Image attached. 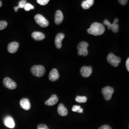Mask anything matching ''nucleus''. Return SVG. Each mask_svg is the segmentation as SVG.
I'll return each mask as SVG.
<instances>
[{
	"instance_id": "nucleus-7",
	"label": "nucleus",
	"mask_w": 129,
	"mask_h": 129,
	"mask_svg": "<svg viewBox=\"0 0 129 129\" xmlns=\"http://www.w3.org/2000/svg\"><path fill=\"white\" fill-rule=\"evenodd\" d=\"M3 84L6 88L14 89L17 87L16 83L9 78H5L3 80Z\"/></svg>"
},
{
	"instance_id": "nucleus-14",
	"label": "nucleus",
	"mask_w": 129,
	"mask_h": 129,
	"mask_svg": "<svg viewBox=\"0 0 129 129\" xmlns=\"http://www.w3.org/2000/svg\"><path fill=\"white\" fill-rule=\"evenodd\" d=\"M59 78V75L57 70L55 69L51 70L49 75V78L50 80L52 81H55L56 80H58Z\"/></svg>"
},
{
	"instance_id": "nucleus-25",
	"label": "nucleus",
	"mask_w": 129,
	"mask_h": 129,
	"mask_svg": "<svg viewBox=\"0 0 129 129\" xmlns=\"http://www.w3.org/2000/svg\"><path fill=\"white\" fill-rule=\"evenodd\" d=\"M38 4L41 5H46L49 2V0H37V1Z\"/></svg>"
},
{
	"instance_id": "nucleus-17",
	"label": "nucleus",
	"mask_w": 129,
	"mask_h": 129,
	"mask_svg": "<svg viewBox=\"0 0 129 129\" xmlns=\"http://www.w3.org/2000/svg\"><path fill=\"white\" fill-rule=\"evenodd\" d=\"M57 111L60 115L62 116H65L67 115L68 113V111L65 108L64 105L63 104H60L57 107Z\"/></svg>"
},
{
	"instance_id": "nucleus-24",
	"label": "nucleus",
	"mask_w": 129,
	"mask_h": 129,
	"mask_svg": "<svg viewBox=\"0 0 129 129\" xmlns=\"http://www.w3.org/2000/svg\"><path fill=\"white\" fill-rule=\"evenodd\" d=\"M7 26V23L5 21H0V30L5 29Z\"/></svg>"
},
{
	"instance_id": "nucleus-11",
	"label": "nucleus",
	"mask_w": 129,
	"mask_h": 129,
	"mask_svg": "<svg viewBox=\"0 0 129 129\" xmlns=\"http://www.w3.org/2000/svg\"><path fill=\"white\" fill-rule=\"evenodd\" d=\"M20 105L24 110L28 111L31 108V103L27 98H23L20 102Z\"/></svg>"
},
{
	"instance_id": "nucleus-9",
	"label": "nucleus",
	"mask_w": 129,
	"mask_h": 129,
	"mask_svg": "<svg viewBox=\"0 0 129 129\" xmlns=\"http://www.w3.org/2000/svg\"><path fill=\"white\" fill-rule=\"evenodd\" d=\"M64 35L63 33H58L55 37V44L57 48L60 49L62 46V41L64 38Z\"/></svg>"
},
{
	"instance_id": "nucleus-28",
	"label": "nucleus",
	"mask_w": 129,
	"mask_h": 129,
	"mask_svg": "<svg viewBox=\"0 0 129 129\" xmlns=\"http://www.w3.org/2000/svg\"><path fill=\"white\" fill-rule=\"evenodd\" d=\"M99 129H112L111 127L108 125H104L100 127Z\"/></svg>"
},
{
	"instance_id": "nucleus-1",
	"label": "nucleus",
	"mask_w": 129,
	"mask_h": 129,
	"mask_svg": "<svg viewBox=\"0 0 129 129\" xmlns=\"http://www.w3.org/2000/svg\"><path fill=\"white\" fill-rule=\"evenodd\" d=\"M105 31V28L104 25L101 23L95 22L92 23L90 27L87 30L89 34L94 36H99L102 35Z\"/></svg>"
},
{
	"instance_id": "nucleus-5",
	"label": "nucleus",
	"mask_w": 129,
	"mask_h": 129,
	"mask_svg": "<svg viewBox=\"0 0 129 129\" xmlns=\"http://www.w3.org/2000/svg\"><path fill=\"white\" fill-rule=\"evenodd\" d=\"M34 18L36 23L42 27H46L49 25L48 21L41 14H37Z\"/></svg>"
},
{
	"instance_id": "nucleus-20",
	"label": "nucleus",
	"mask_w": 129,
	"mask_h": 129,
	"mask_svg": "<svg viewBox=\"0 0 129 129\" xmlns=\"http://www.w3.org/2000/svg\"><path fill=\"white\" fill-rule=\"evenodd\" d=\"M26 3H27V2L25 0H22V1H20V2L19 3L18 6L15 7L14 8V11L15 12H17L19 8H24V7Z\"/></svg>"
},
{
	"instance_id": "nucleus-26",
	"label": "nucleus",
	"mask_w": 129,
	"mask_h": 129,
	"mask_svg": "<svg viewBox=\"0 0 129 129\" xmlns=\"http://www.w3.org/2000/svg\"><path fill=\"white\" fill-rule=\"evenodd\" d=\"M103 23L104 24L106 25L108 27V29L109 30H111V23L107 19H105L103 21Z\"/></svg>"
},
{
	"instance_id": "nucleus-16",
	"label": "nucleus",
	"mask_w": 129,
	"mask_h": 129,
	"mask_svg": "<svg viewBox=\"0 0 129 129\" xmlns=\"http://www.w3.org/2000/svg\"><path fill=\"white\" fill-rule=\"evenodd\" d=\"M32 37L37 41H41L45 38V35L43 33L34 32L32 34Z\"/></svg>"
},
{
	"instance_id": "nucleus-31",
	"label": "nucleus",
	"mask_w": 129,
	"mask_h": 129,
	"mask_svg": "<svg viewBox=\"0 0 129 129\" xmlns=\"http://www.w3.org/2000/svg\"><path fill=\"white\" fill-rule=\"evenodd\" d=\"M2 6V2L0 1V7H1Z\"/></svg>"
},
{
	"instance_id": "nucleus-6",
	"label": "nucleus",
	"mask_w": 129,
	"mask_h": 129,
	"mask_svg": "<svg viewBox=\"0 0 129 129\" xmlns=\"http://www.w3.org/2000/svg\"><path fill=\"white\" fill-rule=\"evenodd\" d=\"M102 94L106 101L110 100L114 92V89L109 86H107L103 88L102 90Z\"/></svg>"
},
{
	"instance_id": "nucleus-21",
	"label": "nucleus",
	"mask_w": 129,
	"mask_h": 129,
	"mask_svg": "<svg viewBox=\"0 0 129 129\" xmlns=\"http://www.w3.org/2000/svg\"><path fill=\"white\" fill-rule=\"evenodd\" d=\"M75 100L78 103H85L87 101V98L85 96H78L76 97Z\"/></svg>"
},
{
	"instance_id": "nucleus-23",
	"label": "nucleus",
	"mask_w": 129,
	"mask_h": 129,
	"mask_svg": "<svg viewBox=\"0 0 129 129\" xmlns=\"http://www.w3.org/2000/svg\"><path fill=\"white\" fill-rule=\"evenodd\" d=\"M34 6L29 3H26L24 7V9L26 11H29L31 10L34 9Z\"/></svg>"
},
{
	"instance_id": "nucleus-27",
	"label": "nucleus",
	"mask_w": 129,
	"mask_h": 129,
	"mask_svg": "<svg viewBox=\"0 0 129 129\" xmlns=\"http://www.w3.org/2000/svg\"><path fill=\"white\" fill-rule=\"evenodd\" d=\"M37 129H49L46 125L44 124H40L37 126Z\"/></svg>"
},
{
	"instance_id": "nucleus-8",
	"label": "nucleus",
	"mask_w": 129,
	"mask_h": 129,
	"mask_svg": "<svg viewBox=\"0 0 129 129\" xmlns=\"http://www.w3.org/2000/svg\"><path fill=\"white\" fill-rule=\"evenodd\" d=\"M92 73V68L91 67L83 66L80 69V73L83 77H89Z\"/></svg>"
},
{
	"instance_id": "nucleus-12",
	"label": "nucleus",
	"mask_w": 129,
	"mask_h": 129,
	"mask_svg": "<svg viewBox=\"0 0 129 129\" xmlns=\"http://www.w3.org/2000/svg\"><path fill=\"white\" fill-rule=\"evenodd\" d=\"M4 123L6 127L11 129L14 128L15 126V123H14V119L12 117L9 116H6L4 120Z\"/></svg>"
},
{
	"instance_id": "nucleus-18",
	"label": "nucleus",
	"mask_w": 129,
	"mask_h": 129,
	"mask_svg": "<svg viewBox=\"0 0 129 129\" xmlns=\"http://www.w3.org/2000/svg\"><path fill=\"white\" fill-rule=\"evenodd\" d=\"M94 0H87L84 1L81 4L82 7L84 9L87 10L90 8L94 4Z\"/></svg>"
},
{
	"instance_id": "nucleus-30",
	"label": "nucleus",
	"mask_w": 129,
	"mask_h": 129,
	"mask_svg": "<svg viewBox=\"0 0 129 129\" xmlns=\"http://www.w3.org/2000/svg\"><path fill=\"white\" fill-rule=\"evenodd\" d=\"M126 69H127V70L129 71V58H128V59L126 60Z\"/></svg>"
},
{
	"instance_id": "nucleus-22",
	"label": "nucleus",
	"mask_w": 129,
	"mask_h": 129,
	"mask_svg": "<svg viewBox=\"0 0 129 129\" xmlns=\"http://www.w3.org/2000/svg\"><path fill=\"white\" fill-rule=\"evenodd\" d=\"M72 111L74 112H77L78 113H82L83 110L81 107L79 105H74L72 107Z\"/></svg>"
},
{
	"instance_id": "nucleus-13",
	"label": "nucleus",
	"mask_w": 129,
	"mask_h": 129,
	"mask_svg": "<svg viewBox=\"0 0 129 129\" xmlns=\"http://www.w3.org/2000/svg\"><path fill=\"white\" fill-rule=\"evenodd\" d=\"M63 14L62 12L60 10H57L55 13V22L57 25H59L63 21Z\"/></svg>"
},
{
	"instance_id": "nucleus-15",
	"label": "nucleus",
	"mask_w": 129,
	"mask_h": 129,
	"mask_svg": "<svg viewBox=\"0 0 129 129\" xmlns=\"http://www.w3.org/2000/svg\"><path fill=\"white\" fill-rule=\"evenodd\" d=\"M58 99L56 95H52L49 100L45 102V104L48 106H53L55 105L58 102Z\"/></svg>"
},
{
	"instance_id": "nucleus-10",
	"label": "nucleus",
	"mask_w": 129,
	"mask_h": 129,
	"mask_svg": "<svg viewBox=\"0 0 129 129\" xmlns=\"http://www.w3.org/2000/svg\"><path fill=\"white\" fill-rule=\"evenodd\" d=\"M19 47V44L18 43L16 42H13L10 43L8 45L7 49L10 53H15L18 50Z\"/></svg>"
},
{
	"instance_id": "nucleus-19",
	"label": "nucleus",
	"mask_w": 129,
	"mask_h": 129,
	"mask_svg": "<svg viewBox=\"0 0 129 129\" xmlns=\"http://www.w3.org/2000/svg\"><path fill=\"white\" fill-rule=\"evenodd\" d=\"M119 20L118 18H115L114 20L113 23L111 24V30L113 32L116 33L118 32L119 30V25L117 24V23L118 22Z\"/></svg>"
},
{
	"instance_id": "nucleus-3",
	"label": "nucleus",
	"mask_w": 129,
	"mask_h": 129,
	"mask_svg": "<svg viewBox=\"0 0 129 129\" xmlns=\"http://www.w3.org/2000/svg\"><path fill=\"white\" fill-rule=\"evenodd\" d=\"M88 44L86 42L82 41L80 42L78 46L77 49L78 50V55H83L86 56L88 55Z\"/></svg>"
},
{
	"instance_id": "nucleus-2",
	"label": "nucleus",
	"mask_w": 129,
	"mask_h": 129,
	"mask_svg": "<svg viewBox=\"0 0 129 129\" xmlns=\"http://www.w3.org/2000/svg\"><path fill=\"white\" fill-rule=\"evenodd\" d=\"M31 71L33 75L37 77H41L45 74L46 69L42 66L36 65L31 68Z\"/></svg>"
},
{
	"instance_id": "nucleus-4",
	"label": "nucleus",
	"mask_w": 129,
	"mask_h": 129,
	"mask_svg": "<svg viewBox=\"0 0 129 129\" xmlns=\"http://www.w3.org/2000/svg\"><path fill=\"white\" fill-rule=\"evenodd\" d=\"M107 60L112 66L114 67H117L121 61V58L111 53L107 56Z\"/></svg>"
},
{
	"instance_id": "nucleus-29",
	"label": "nucleus",
	"mask_w": 129,
	"mask_h": 129,
	"mask_svg": "<svg viewBox=\"0 0 129 129\" xmlns=\"http://www.w3.org/2000/svg\"><path fill=\"white\" fill-rule=\"evenodd\" d=\"M119 2L120 3L121 5L124 6V5H125L127 4L128 1H127V0H120V1H119Z\"/></svg>"
}]
</instances>
